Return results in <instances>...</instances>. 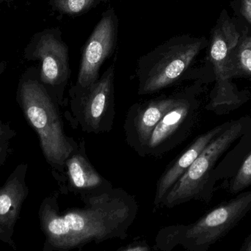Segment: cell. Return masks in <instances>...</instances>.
I'll return each mask as SVG.
<instances>
[{
    "instance_id": "7",
    "label": "cell",
    "mask_w": 251,
    "mask_h": 251,
    "mask_svg": "<svg viewBox=\"0 0 251 251\" xmlns=\"http://www.w3.org/2000/svg\"><path fill=\"white\" fill-rule=\"evenodd\" d=\"M27 60L41 63L39 79L60 107L66 105L65 91L71 76L69 50L58 28L36 34L25 50Z\"/></svg>"
},
{
    "instance_id": "3",
    "label": "cell",
    "mask_w": 251,
    "mask_h": 251,
    "mask_svg": "<svg viewBox=\"0 0 251 251\" xmlns=\"http://www.w3.org/2000/svg\"><path fill=\"white\" fill-rule=\"evenodd\" d=\"M251 209V191L220 205L193 224L168 226L155 238L154 249L172 251L181 246L188 251H207L232 229Z\"/></svg>"
},
{
    "instance_id": "9",
    "label": "cell",
    "mask_w": 251,
    "mask_h": 251,
    "mask_svg": "<svg viewBox=\"0 0 251 251\" xmlns=\"http://www.w3.org/2000/svg\"><path fill=\"white\" fill-rule=\"evenodd\" d=\"M183 91L162 95L153 100L133 104L127 112L124 129L128 146L140 156L155 127L162 118L172 110L181 100Z\"/></svg>"
},
{
    "instance_id": "5",
    "label": "cell",
    "mask_w": 251,
    "mask_h": 251,
    "mask_svg": "<svg viewBox=\"0 0 251 251\" xmlns=\"http://www.w3.org/2000/svg\"><path fill=\"white\" fill-rule=\"evenodd\" d=\"M115 79L116 60L94 83L71 87L67 100L69 110L65 117L72 127L96 134L113 129L116 116Z\"/></svg>"
},
{
    "instance_id": "20",
    "label": "cell",
    "mask_w": 251,
    "mask_h": 251,
    "mask_svg": "<svg viewBox=\"0 0 251 251\" xmlns=\"http://www.w3.org/2000/svg\"><path fill=\"white\" fill-rule=\"evenodd\" d=\"M241 12L248 22L251 24V0H242Z\"/></svg>"
},
{
    "instance_id": "1",
    "label": "cell",
    "mask_w": 251,
    "mask_h": 251,
    "mask_svg": "<svg viewBox=\"0 0 251 251\" xmlns=\"http://www.w3.org/2000/svg\"><path fill=\"white\" fill-rule=\"evenodd\" d=\"M85 206L60 213L58 194L43 200L40 224L45 236L43 251H69L94 242L125 240L137 218L138 204L122 188L82 199Z\"/></svg>"
},
{
    "instance_id": "12",
    "label": "cell",
    "mask_w": 251,
    "mask_h": 251,
    "mask_svg": "<svg viewBox=\"0 0 251 251\" xmlns=\"http://www.w3.org/2000/svg\"><path fill=\"white\" fill-rule=\"evenodd\" d=\"M27 170L26 163L18 165L0 187V241L15 251L16 247L13 240L15 226L29 195L26 182Z\"/></svg>"
},
{
    "instance_id": "22",
    "label": "cell",
    "mask_w": 251,
    "mask_h": 251,
    "mask_svg": "<svg viewBox=\"0 0 251 251\" xmlns=\"http://www.w3.org/2000/svg\"><path fill=\"white\" fill-rule=\"evenodd\" d=\"M6 68H7V63L4 61L0 62V76L4 73Z\"/></svg>"
},
{
    "instance_id": "16",
    "label": "cell",
    "mask_w": 251,
    "mask_h": 251,
    "mask_svg": "<svg viewBox=\"0 0 251 251\" xmlns=\"http://www.w3.org/2000/svg\"><path fill=\"white\" fill-rule=\"evenodd\" d=\"M107 1L108 0H51V4L54 10L61 14L77 17Z\"/></svg>"
},
{
    "instance_id": "18",
    "label": "cell",
    "mask_w": 251,
    "mask_h": 251,
    "mask_svg": "<svg viewBox=\"0 0 251 251\" xmlns=\"http://www.w3.org/2000/svg\"><path fill=\"white\" fill-rule=\"evenodd\" d=\"M251 185V153L234 177L230 191L233 194L240 193Z\"/></svg>"
},
{
    "instance_id": "4",
    "label": "cell",
    "mask_w": 251,
    "mask_h": 251,
    "mask_svg": "<svg viewBox=\"0 0 251 251\" xmlns=\"http://www.w3.org/2000/svg\"><path fill=\"white\" fill-rule=\"evenodd\" d=\"M206 45L204 38L176 35L141 56L135 72L137 94H156L175 85Z\"/></svg>"
},
{
    "instance_id": "13",
    "label": "cell",
    "mask_w": 251,
    "mask_h": 251,
    "mask_svg": "<svg viewBox=\"0 0 251 251\" xmlns=\"http://www.w3.org/2000/svg\"><path fill=\"white\" fill-rule=\"evenodd\" d=\"M240 41V34L232 22L224 19L212 32L209 48V59L213 66L218 91L224 92L231 89V61Z\"/></svg>"
},
{
    "instance_id": "15",
    "label": "cell",
    "mask_w": 251,
    "mask_h": 251,
    "mask_svg": "<svg viewBox=\"0 0 251 251\" xmlns=\"http://www.w3.org/2000/svg\"><path fill=\"white\" fill-rule=\"evenodd\" d=\"M231 77L251 75V36L239 43L231 57Z\"/></svg>"
},
{
    "instance_id": "14",
    "label": "cell",
    "mask_w": 251,
    "mask_h": 251,
    "mask_svg": "<svg viewBox=\"0 0 251 251\" xmlns=\"http://www.w3.org/2000/svg\"><path fill=\"white\" fill-rule=\"evenodd\" d=\"M227 125L228 124L218 126L198 137L187 150L168 166L161 176L156 184L153 201L155 209L161 206V203L173 186L184 175V173L191 166L192 164L199 157L206 146L228 126Z\"/></svg>"
},
{
    "instance_id": "6",
    "label": "cell",
    "mask_w": 251,
    "mask_h": 251,
    "mask_svg": "<svg viewBox=\"0 0 251 251\" xmlns=\"http://www.w3.org/2000/svg\"><path fill=\"white\" fill-rule=\"evenodd\" d=\"M243 125L235 122L228 125L215 137L173 186L161 203V206L171 209L191 200H206L209 174L220 156L240 137Z\"/></svg>"
},
{
    "instance_id": "21",
    "label": "cell",
    "mask_w": 251,
    "mask_h": 251,
    "mask_svg": "<svg viewBox=\"0 0 251 251\" xmlns=\"http://www.w3.org/2000/svg\"><path fill=\"white\" fill-rule=\"evenodd\" d=\"M240 251H251V234L246 239Z\"/></svg>"
},
{
    "instance_id": "11",
    "label": "cell",
    "mask_w": 251,
    "mask_h": 251,
    "mask_svg": "<svg viewBox=\"0 0 251 251\" xmlns=\"http://www.w3.org/2000/svg\"><path fill=\"white\" fill-rule=\"evenodd\" d=\"M113 184L97 171L88 159L85 141L81 140L65 163L63 182L60 187L63 194L72 193L81 200L105 193Z\"/></svg>"
},
{
    "instance_id": "17",
    "label": "cell",
    "mask_w": 251,
    "mask_h": 251,
    "mask_svg": "<svg viewBox=\"0 0 251 251\" xmlns=\"http://www.w3.org/2000/svg\"><path fill=\"white\" fill-rule=\"evenodd\" d=\"M16 135L17 132L10 124L4 123L0 119V173L10 153V141Z\"/></svg>"
},
{
    "instance_id": "19",
    "label": "cell",
    "mask_w": 251,
    "mask_h": 251,
    "mask_svg": "<svg viewBox=\"0 0 251 251\" xmlns=\"http://www.w3.org/2000/svg\"><path fill=\"white\" fill-rule=\"evenodd\" d=\"M116 251H151V248L146 240H135Z\"/></svg>"
},
{
    "instance_id": "2",
    "label": "cell",
    "mask_w": 251,
    "mask_h": 251,
    "mask_svg": "<svg viewBox=\"0 0 251 251\" xmlns=\"http://www.w3.org/2000/svg\"><path fill=\"white\" fill-rule=\"evenodd\" d=\"M16 101L26 122L38 134L44 158L61 187L66 159L79 143L65 132L60 107L40 81L38 69L30 68L22 74Z\"/></svg>"
},
{
    "instance_id": "10",
    "label": "cell",
    "mask_w": 251,
    "mask_h": 251,
    "mask_svg": "<svg viewBox=\"0 0 251 251\" xmlns=\"http://www.w3.org/2000/svg\"><path fill=\"white\" fill-rule=\"evenodd\" d=\"M194 109L195 102L191 96L187 91H183L178 104L155 127L143 156L159 157L180 144L191 124Z\"/></svg>"
},
{
    "instance_id": "8",
    "label": "cell",
    "mask_w": 251,
    "mask_h": 251,
    "mask_svg": "<svg viewBox=\"0 0 251 251\" xmlns=\"http://www.w3.org/2000/svg\"><path fill=\"white\" fill-rule=\"evenodd\" d=\"M119 25V18L114 7H110L102 13L82 49L75 85L88 86L100 79V69L114 53L117 46Z\"/></svg>"
}]
</instances>
